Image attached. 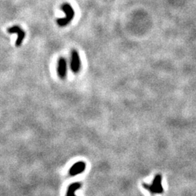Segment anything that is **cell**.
<instances>
[{
    "mask_svg": "<svg viewBox=\"0 0 196 196\" xmlns=\"http://www.w3.org/2000/svg\"><path fill=\"white\" fill-rule=\"evenodd\" d=\"M82 185V184L81 182H73V184H70L68 188L66 196H75L74 195L75 191H76L77 190H79V188H81Z\"/></svg>",
    "mask_w": 196,
    "mask_h": 196,
    "instance_id": "7",
    "label": "cell"
},
{
    "mask_svg": "<svg viewBox=\"0 0 196 196\" xmlns=\"http://www.w3.org/2000/svg\"><path fill=\"white\" fill-rule=\"evenodd\" d=\"M162 176L161 174H157L154 177L153 180L152 181L151 184L143 183L142 187L146 190L150 192L152 195L155 194H161L163 193V188L161 184Z\"/></svg>",
    "mask_w": 196,
    "mask_h": 196,
    "instance_id": "1",
    "label": "cell"
},
{
    "mask_svg": "<svg viewBox=\"0 0 196 196\" xmlns=\"http://www.w3.org/2000/svg\"><path fill=\"white\" fill-rule=\"evenodd\" d=\"M86 169V163L84 161H79L74 163L69 169V175L71 177L82 174Z\"/></svg>",
    "mask_w": 196,
    "mask_h": 196,
    "instance_id": "3",
    "label": "cell"
},
{
    "mask_svg": "<svg viewBox=\"0 0 196 196\" xmlns=\"http://www.w3.org/2000/svg\"><path fill=\"white\" fill-rule=\"evenodd\" d=\"M67 71V63L66 60L63 58H60L58 60V73L59 77L61 79H64L66 76Z\"/></svg>",
    "mask_w": 196,
    "mask_h": 196,
    "instance_id": "6",
    "label": "cell"
},
{
    "mask_svg": "<svg viewBox=\"0 0 196 196\" xmlns=\"http://www.w3.org/2000/svg\"><path fill=\"white\" fill-rule=\"evenodd\" d=\"M62 10L65 12V17L64 18L58 19L57 23L60 26H67L73 20L74 17V11L73 10V7L68 4H64L62 6Z\"/></svg>",
    "mask_w": 196,
    "mask_h": 196,
    "instance_id": "2",
    "label": "cell"
},
{
    "mask_svg": "<svg viewBox=\"0 0 196 196\" xmlns=\"http://www.w3.org/2000/svg\"><path fill=\"white\" fill-rule=\"evenodd\" d=\"M81 67V60L79 58V53L76 50H73L71 52V69L73 72L77 73L79 71Z\"/></svg>",
    "mask_w": 196,
    "mask_h": 196,
    "instance_id": "5",
    "label": "cell"
},
{
    "mask_svg": "<svg viewBox=\"0 0 196 196\" xmlns=\"http://www.w3.org/2000/svg\"><path fill=\"white\" fill-rule=\"evenodd\" d=\"M7 31H8V33H17V34H18V39H17V41H16V46L20 47L23 40L24 37H25L26 36L25 31H23L19 26H17L9 28V29H7Z\"/></svg>",
    "mask_w": 196,
    "mask_h": 196,
    "instance_id": "4",
    "label": "cell"
}]
</instances>
